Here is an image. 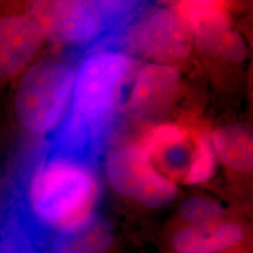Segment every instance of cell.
Returning a JSON list of instances; mask_svg holds the SVG:
<instances>
[{
    "mask_svg": "<svg viewBox=\"0 0 253 253\" xmlns=\"http://www.w3.org/2000/svg\"><path fill=\"white\" fill-rule=\"evenodd\" d=\"M96 161L50 140L26 172L1 226L40 252L56 231L95 212L100 194Z\"/></svg>",
    "mask_w": 253,
    "mask_h": 253,
    "instance_id": "obj_1",
    "label": "cell"
},
{
    "mask_svg": "<svg viewBox=\"0 0 253 253\" xmlns=\"http://www.w3.org/2000/svg\"><path fill=\"white\" fill-rule=\"evenodd\" d=\"M136 64L122 33H116L87 46L77 67L72 103L65 117L89 131L101 146L106 143L122 88Z\"/></svg>",
    "mask_w": 253,
    "mask_h": 253,
    "instance_id": "obj_2",
    "label": "cell"
},
{
    "mask_svg": "<svg viewBox=\"0 0 253 253\" xmlns=\"http://www.w3.org/2000/svg\"><path fill=\"white\" fill-rule=\"evenodd\" d=\"M144 6L137 1H38L27 12L45 38L63 44L89 46L126 28Z\"/></svg>",
    "mask_w": 253,
    "mask_h": 253,
    "instance_id": "obj_3",
    "label": "cell"
},
{
    "mask_svg": "<svg viewBox=\"0 0 253 253\" xmlns=\"http://www.w3.org/2000/svg\"><path fill=\"white\" fill-rule=\"evenodd\" d=\"M75 72L52 58L35 60L20 75L13 94L19 126L32 135H43L60 122L73 94Z\"/></svg>",
    "mask_w": 253,
    "mask_h": 253,
    "instance_id": "obj_4",
    "label": "cell"
},
{
    "mask_svg": "<svg viewBox=\"0 0 253 253\" xmlns=\"http://www.w3.org/2000/svg\"><path fill=\"white\" fill-rule=\"evenodd\" d=\"M127 49L153 63L172 65L190 56L193 37L173 8L146 4L124 32Z\"/></svg>",
    "mask_w": 253,
    "mask_h": 253,
    "instance_id": "obj_5",
    "label": "cell"
},
{
    "mask_svg": "<svg viewBox=\"0 0 253 253\" xmlns=\"http://www.w3.org/2000/svg\"><path fill=\"white\" fill-rule=\"evenodd\" d=\"M179 84L180 73L175 66L145 65L138 71L130 92V114L143 124H160L172 110Z\"/></svg>",
    "mask_w": 253,
    "mask_h": 253,
    "instance_id": "obj_6",
    "label": "cell"
},
{
    "mask_svg": "<svg viewBox=\"0 0 253 253\" xmlns=\"http://www.w3.org/2000/svg\"><path fill=\"white\" fill-rule=\"evenodd\" d=\"M44 33L28 12L0 14V82L9 81L35 61Z\"/></svg>",
    "mask_w": 253,
    "mask_h": 253,
    "instance_id": "obj_7",
    "label": "cell"
},
{
    "mask_svg": "<svg viewBox=\"0 0 253 253\" xmlns=\"http://www.w3.org/2000/svg\"><path fill=\"white\" fill-rule=\"evenodd\" d=\"M154 167L170 179H184L195 148V136L185 126L160 123L151 127L141 143Z\"/></svg>",
    "mask_w": 253,
    "mask_h": 253,
    "instance_id": "obj_8",
    "label": "cell"
},
{
    "mask_svg": "<svg viewBox=\"0 0 253 253\" xmlns=\"http://www.w3.org/2000/svg\"><path fill=\"white\" fill-rule=\"evenodd\" d=\"M244 226L235 220L221 218L203 224H183L171 238L175 253H227L240 249L246 238Z\"/></svg>",
    "mask_w": 253,
    "mask_h": 253,
    "instance_id": "obj_9",
    "label": "cell"
},
{
    "mask_svg": "<svg viewBox=\"0 0 253 253\" xmlns=\"http://www.w3.org/2000/svg\"><path fill=\"white\" fill-rule=\"evenodd\" d=\"M115 243V230L96 212L80 217L54 233L48 253H109Z\"/></svg>",
    "mask_w": 253,
    "mask_h": 253,
    "instance_id": "obj_10",
    "label": "cell"
},
{
    "mask_svg": "<svg viewBox=\"0 0 253 253\" xmlns=\"http://www.w3.org/2000/svg\"><path fill=\"white\" fill-rule=\"evenodd\" d=\"M157 169L140 145H125L112 150L105 172L112 188L127 199L138 198Z\"/></svg>",
    "mask_w": 253,
    "mask_h": 253,
    "instance_id": "obj_11",
    "label": "cell"
},
{
    "mask_svg": "<svg viewBox=\"0 0 253 253\" xmlns=\"http://www.w3.org/2000/svg\"><path fill=\"white\" fill-rule=\"evenodd\" d=\"M173 9L187 24L195 44L232 28L226 5L217 1H182Z\"/></svg>",
    "mask_w": 253,
    "mask_h": 253,
    "instance_id": "obj_12",
    "label": "cell"
},
{
    "mask_svg": "<svg viewBox=\"0 0 253 253\" xmlns=\"http://www.w3.org/2000/svg\"><path fill=\"white\" fill-rule=\"evenodd\" d=\"M217 158L228 169L240 173L253 172V131L245 124L218 126L211 136Z\"/></svg>",
    "mask_w": 253,
    "mask_h": 253,
    "instance_id": "obj_13",
    "label": "cell"
},
{
    "mask_svg": "<svg viewBox=\"0 0 253 253\" xmlns=\"http://www.w3.org/2000/svg\"><path fill=\"white\" fill-rule=\"evenodd\" d=\"M217 155L211 136L208 133L195 135V148L188 172L183 179L185 184L195 185L208 182L214 174Z\"/></svg>",
    "mask_w": 253,
    "mask_h": 253,
    "instance_id": "obj_14",
    "label": "cell"
},
{
    "mask_svg": "<svg viewBox=\"0 0 253 253\" xmlns=\"http://www.w3.org/2000/svg\"><path fill=\"white\" fill-rule=\"evenodd\" d=\"M224 208L216 200L195 195L181 204L178 216L183 224H203L224 218Z\"/></svg>",
    "mask_w": 253,
    "mask_h": 253,
    "instance_id": "obj_15",
    "label": "cell"
},
{
    "mask_svg": "<svg viewBox=\"0 0 253 253\" xmlns=\"http://www.w3.org/2000/svg\"></svg>",
    "mask_w": 253,
    "mask_h": 253,
    "instance_id": "obj_16",
    "label": "cell"
}]
</instances>
